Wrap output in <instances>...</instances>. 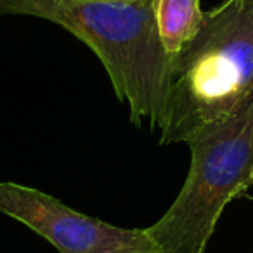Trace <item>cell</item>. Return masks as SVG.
Segmentation results:
<instances>
[{
    "mask_svg": "<svg viewBox=\"0 0 253 253\" xmlns=\"http://www.w3.org/2000/svg\"><path fill=\"white\" fill-rule=\"evenodd\" d=\"M33 16L63 26L101 59L130 122L158 128L172 82V59L160 42L155 2L0 0V16Z\"/></svg>",
    "mask_w": 253,
    "mask_h": 253,
    "instance_id": "6da1fadb",
    "label": "cell"
},
{
    "mask_svg": "<svg viewBox=\"0 0 253 253\" xmlns=\"http://www.w3.org/2000/svg\"><path fill=\"white\" fill-rule=\"evenodd\" d=\"M187 146L191 165L182 189L163 217L146 227L160 253H207L224 208L253 187V94Z\"/></svg>",
    "mask_w": 253,
    "mask_h": 253,
    "instance_id": "3957f363",
    "label": "cell"
},
{
    "mask_svg": "<svg viewBox=\"0 0 253 253\" xmlns=\"http://www.w3.org/2000/svg\"><path fill=\"white\" fill-rule=\"evenodd\" d=\"M115 2H155V0H115Z\"/></svg>",
    "mask_w": 253,
    "mask_h": 253,
    "instance_id": "8992f818",
    "label": "cell"
},
{
    "mask_svg": "<svg viewBox=\"0 0 253 253\" xmlns=\"http://www.w3.org/2000/svg\"><path fill=\"white\" fill-rule=\"evenodd\" d=\"M200 0H155L160 42L170 59L194 39L203 21Z\"/></svg>",
    "mask_w": 253,
    "mask_h": 253,
    "instance_id": "5b68a950",
    "label": "cell"
},
{
    "mask_svg": "<svg viewBox=\"0 0 253 253\" xmlns=\"http://www.w3.org/2000/svg\"><path fill=\"white\" fill-rule=\"evenodd\" d=\"M253 94V0H224L207 11L172 59L160 144L186 142L234 115Z\"/></svg>",
    "mask_w": 253,
    "mask_h": 253,
    "instance_id": "7a4b0ae2",
    "label": "cell"
},
{
    "mask_svg": "<svg viewBox=\"0 0 253 253\" xmlns=\"http://www.w3.org/2000/svg\"><path fill=\"white\" fill-rule=\"evenodd\" d=\"M0 213L25 224L59 253H160L146 229L108 224L16 182H0Z\"/></svg>",
    "mask_w": 253,
    "mask_h": 253,
    "instance_id": "277c9868",
    "label": "cell"
}]
</instances>
